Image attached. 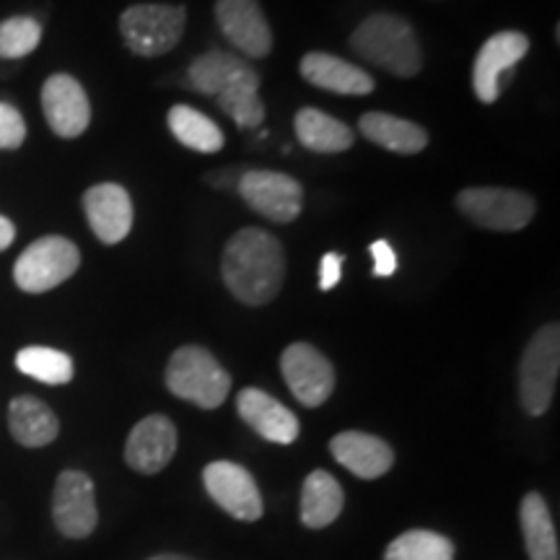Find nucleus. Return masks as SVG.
Instances as JSON below:
<instances>
[{
    "mask_svg": "<svg viewBox=\"0 0 560 560\" xmlns=\"http://www.w3.org/2000/svg\"><path fill=\"white\" fill-rule=\"evenodd\" d=\"M221 276L231 296L247 306H265L285 280V252L270 231L242 229L231 236L221 257Z\"/></svg>",
    "mask_w": 560,
    "mask_h": 560,
    "instance_id": "f257e3e1",
    "label": "nucleus"
},
{
    "mask_svg": "<svg viewBox=\"0 0 560 560\" xmlns=\"http://www.w3.org/2000/svg\"><path fill=\"white\" fill-rule=\"evenodd\" d=\"M350 50L397 79H412L423 68L416 30L395 13H371L350 34Z\"/></svg>",
    "mask_w": 560,
    "mask_h": 560,
    "instance_id": "f03ea898",
    "label": "nucleus"
},
{
    "mask_svg": "<svg viewBox=\"0 0 560 560\" xmlns=\"http://www.w3.org/2000/svg\"><path fill=\"white\" fill-rule=\"evenodd\" d=\"M166 387L179 400L198 405L202 410H215L226 402L231 376L208 348L182 346L174 350L166 366Z\"/></svg>",
    "mask_w": 560,
    "mask_h": 560,
    "instance_id": "7ed1b4c3",
    "label": "nucleus"
},
{
    "mask_svg": "<svg viewBox=\"0 0 560 560\" xmlns=\"http://www.w3.org/2000/svg\"><path fill=\"white\" fill-rule=\"evenodd\" d=\"M187 26L185 5L136 3L122 11L120 32L125 45L138 58H161L179 45Z\"/></svg>",
    "mask_w": 560,
    "mask_h": 560,
    "instance_id": "20e7f679",
    "label": "nucleus"
},
{
    "mask_svg": "<svg viewBox=\"0 0 560 560\" xmlns=\"http://www.w3.org/2000/svg\"><path fill=\"white\" fill-rule=\"evenodd\" d=\"M560 374V327L545 325L524 348L520 363V397L529 416L548 412Z\"/></svg>",
    "mask_w": 560,
    "mask_h": 560,
    "instance_id": "39448f33",
    "label": "nucleus"
},
{
    "mask_svg": "<svg viewBox=\"0 0 560 560\" xmlns=\"http://www.w3.org/2000/svg\"><path fill=\"white\" fill-rule=\"evenodd\" d=\"M81 265V252L66 236H42L21 252L13 265V280L21 291L45 293L58 289Z\"/></svg>",
    "mask_w": 560,
    "mask_h": 560,
    "instance_id": "423d86ee",
    "label": "nucleus"
},
{
    "mask_svg": "<svg viewBox=\"0 0 560 560\" xmlns=\"http://www.w3.org/2000/svg\"><path fill=\"white\" fill-rule=\"evenodd\" d=\"M457 208L467 221L488 231H520L535 219V198L506 187H470L457 195Z\"/></svg>",
    "mask_w": 560,
    "mask_h": 560,
    "instance_id": "0eeeda50",
    "label": "nucleus"
},
{
    "mask_svg": "<svg viewBox=\"0 0 560 560\" xmlns=\"http://www.w3.org/2000/svg\"><path fill=\"white\" fill-rule=\"evenodd\" d=\"M240 198L272 223H293L304 210V187L283 172L252 170L236 182Z\"/></svg>",
    "mask_w": 560,
    "mask_h": 560,
    "instance_id": "6e6552de",
    "label": "nucleus"
},
{
    "mask_svg": "<svg viewBox=\"0 0 560 560\" xmlns=\"http://www.w3.org/2000/svg\"><path fill=\"white\" fill-rule=\"evenodd\" d=\"M280 371L291 395L304 408H319L330 400L335 389V369L327 355H322L310 342H291L280 355Z\"/></svg>",
    "mask_w": 560,
    "mask_h": 560,
    "instance_id": "1a4fd4ad",
    "label": "nucleus"
},
{
    "mask_svg": "<svg viewBox=\"0 0 560 560\" xmlns=\"http://www.w3.org/2000/svg\"><path fill=\"white\" fill-rule=\"evenodd\" d=\"M52 522L62 537L83 540L100 524L94 480L81 470L60 472L52 493Z\"/></svg>",
    "mask_w": 560,
    "mask_h": 560,
    "instance_id": "9d476101",
    "label": "nucleus"
},
{
    "mask_svg": "<svg viewBox=\"0 0 560 560\" xmlns=\"http://www.w3.org/2000/svg\"><path fill=\"white\" fill-rule=\"evenodd\" d=\"M202 486H206L210 499L234 520L257 522L262 516L265 503L260 488H257L247 467L226 459L210 462L202 470Z\"/></svg>",
    "mask_w": 560,
    "mask_h": 560,
    "instance_id": "9b49d317",
    "label": "nucleus"
},
{
    "mask_svg": "<svg viewBox=\"0 0 560 560\" xmlns=\"http://www.w3.org/2000/svg\"><path fill=\"white\" fill-rule=\"evenodd\" d=\"M215 24L244 58L262 60L272 52V30L257 0H215Z\"/></svg>",
    "mask_w": 560,
    "mask_h": 560,
    "instance_id": "f8f14e48",
    "label": "nucleus"
},
{
    "mask_svg": "<svg viewBox=\"0 0 560 560\" xmlns=\"http://www.w3.org/2000/svg\"><path fill=\"white\" fill-rule=\"evenodd\" d=\"M529 52V37L522 32L506 30L493 34L486 45L480 47L472 68V86L482 104H493L501 94V79L511 75L516 62Z\"/></svg>",
    "mask_w": 560,
    "mask_h": 560,
    "instance_id": "ddd939ff",
    "label": "nucleus"
},
{
    "mask_svg": "<svg viewBox=\"0 0 560 560\" xmlns=\"http://www.w3.org/2000/svg\"><path fill=\"white\" fill-rule=\"evenodd\" d=\"M42 112L58 138H79L91 122V104L86 91L73 75L55 73L42 86Z\"/></svg>",
    "mask_w": 560,
    "mask_h": 560,
    "instance_id": "4468645a",
    "label": "nucleus"
},
{
    "mask_svg": "<svg viewBox=\"0 0 560 560\" xmlns=\"http://www.w3.org/2000/svg\"><path fill=\"white\" fill-rule=\"evenodd\" d=\"M177 425L166 416H149L130 431L128 444H125V462L130 470L140 475H156L177 454Z\"/></svg>",
    "mask_w": 560,
    "mask_h": 560,
    "instance_id": "2eb2a0df",
    "label": "nucleus"
},
{
    "mask_svg": "<svg viewBox=\"0 0 560 560\" xmlns=\"http://www.w3.org/2000/svg\"><path fill=\"white\" fill-rule=\"evenodd\" d=\"M83 210L96 240L102 244H120L132 229V200L128 190L115 182L94 185L83 192Z\"/></svg>",
    "mask_w": 560,
    "mask_h": 560,
    "instance_id": "dca6fc26",
    "label": "nucleus"
},
{
    "mask_svg": "<svg viewBox=\"0 0 560 560\" xmlns=\"http://www.w3.org/2000/svg\"><path fill=\"white\" fill-rule=\"evenodd\" d=\"M187 83H190V89L200 91V94L219 96L223 91H231L236 86H260V73L242 55L208 50L206 55H200V58L190 62V68H187Z\"/></svg>",
    "mask_w": 560,
    "mask_h": 560,
    "instance_id": "f3484780",
    "label": "nucleus"
},
{
    "mask_svg": "<svg viewBox=\"0 0 560 560\" xmlns=\"http://www.w3.org/2000/svg\"><path fill=\"white\" fill-rule=\"evenodd\" d=\"M236 412L252 431H257L272 444H293L299 439V418L268 392L257 387L242 389L236 397Z\"/></svg>",
    "mask_w": 560,
    "mask_h": 560,
    "instance_id": "a211bd4d",
    "label": "nucleus"
},
{
    "mask_svg": "<svg viewBox=\"0 0 560 560\" xmlns=\"http://www.w3.org/2000/svg\"><path fill=\"white\" fill-rule=\"evenodd\" d=\"M330 452L338 465L355 478L376 480L395 465V450L380 436L363 431H342L330 441Z\"/></svg>",
    "mask_w": 560,
    "mask_h": 560,
    "instance_id": "6ab92c4d",
    "label": "nucleus"
},
{
    "mask_svg": "<svg viewBox=\"0 0 560 560\" xmlns=\"http://www.w3.org/2000/svg\"><path fill=\"white\" fill-rule=\"evenodd\" d=\"M301 75L322 91L340 96H366L374 91V79L366 70L330 52H306L299 62Z\"/></svg>",
    "mask_w": 560,
    "mask_h": 560,
    "instance_id": "aec40b11",
    "label": "nucleus"
},
{
    "mask_svg": "<svg viewBox=\"0 0 560 560\" xmlns=\"http://www.w3.org/2000/svg\"><path fill=\"white\" fill-rule=\"evenodd\" d=\"M9 429L11 436L26 450H39V446L52 444L60 433V420L52 408L32 395L13 397L9 405Z\"/></svg>",
    "mask_w": 560,
    "mask_h": 560,
    "instance_id": "412c9836",
    "label": "nucleus"
},
{
    "mask_svg": "<svg viewBox=\"0 0 560 560\" xmlns=\"http://www.w3.org/2000/svg\"><path fill=\"white\" fill-rule=\"evenodd\" d=\"M361 136L371 143L382 145L392 153H402V156H416L429 145V132L420 125L405 120V117L387 115V112H369L359 120Z\"/></svg>",
    "mask_w": 560,
    "mask_h": 560,
    "instance_id": "4be33fe9",
    "label": "nucleus"
},
{
    "mask_svg": "<svg viewBox=\"0 0 560 560\" xmlns=\"http://www.w3.org/2000/svg\"><path fill=\"white\" fill-rule=\"evenodd\" d=\"M346 506L342 486L327 470H314L301 488V522L310 529H325Z\"/></svg>",
    "mask_w": 560,
    "mask_h": 560,
    "instance_id": "5701e85b",
    "label": "nucleus"
},
{
    "mask_svg": "<svg viewBox=\"0 0 560 560\" xmlns=\"http://www.w3.org/2000/svg\"><path fill=\"white\" fill-rule=\"evenodd\" d=\"M293 130H296L299 143L314 153H342L355 143V132L346 122L314 107L296 112Z\"/></svg>",
    "mask_w": 560,
    "mask_h": 560,
    "instance_id": "b1692460",
    "label": "nucleus"
},
{
    "mask_svg": "<svg viewBox=\"0 0 560 560\" xmlns=\"http://www.w3.org/2000/svg\"><path fill=\"white\" fill-rule=\"evenodd\" d=\"M524 548L529 552V560H560L558 535L552 524L550 509L540 493H527L522 499L520 509Z\"/></svg>",
    "mask_w": 560,
    "mask_h": 560,
    "instance_id": "393cba45",
    "label": "nucleus"
},
{
    "mask_svg": "<svg viewBox=\"0 0 560 560\" xmlns=\"http://www.w3.org/2000/svg\"><path fill=\"white\" fill-rule=\"evenodd\" d=\"M166 122H170L172 136L177 138L182 145H187V149L192 151L219 153L223 149V143H226L219 125L195 107H187V104H177V107H172Z\"/></svg>",
    "mask_w": 560,
    "mask_h": 560,
    "instance_id": "a878e982",
    "label": "nucleus"
},
{
    "mask_svg": "<svg viewBox=\"0 0 560 560\" xmlns=\"http://www.w3.org/2000/svg\"><path fill=\"white\" fill-rule=\"evenodd\" d=\"M16 369L42 384H52V387H62L73 380V359L55 348H21L16 353Z\"/></svg>",
    "mask_w": 560,
    "mask_h": 560,
    "instance_id": "bb28decb",
    "label": "nucleus"
},
{
    "mask_svg": "<svg viewBox=\"0 0 560 560\" xmlns=\"http://www.w3.org/2000/svg\"><path fill=\"white\" fill-rule=\"evenodd\" d=\"M384 560H454V545L439 532L410 529L389 542Z\"/></svg>",
    "mask_w": 560,
    "mask_h": 560,
    "instance_id": "cd10ccee",
    "label": "nucleus"
},
{
    "mask_svg": "<svg viewBox=\"0 0 560 560\" xmlns=\"http://www.w3.org/2000/svg\"><path fill=\"white\" fill-rule=\"evenodd\" d=\"M42 24L32 16H11L0 21V58L16 60L37 50Z\"/></svg>",
    "mask_w": 560,
    "mask_h": 560,
    "instance_id": "c85d7f7f",
    "label": "nucleus"
},
{
    "mask_svg": "<svg viewBox=\"0 0 560 560\" xmlns=\"http://www.w3.org/2000/svg\"><path fill=\"white\" fill-rule=\"evenodd\" d=\"M219 107L240 128H260L265 120V104L260 100V86H236L215 96Z\"/></svg>",
    "mask_w": 560,
    "mask_h": 560,
    "instance_id": "c756f323",
    "label": "nucleus"
},
{
    "mask_svg": "<svg viewBox=\"0 0 560 560\" xmlns=\"http://www.w3.org/2000/svg\"><path fill=\"white\" fill-rule=\"evenodd\" d=\"M26 140V122L9 102H0V151H16Z\"/></svg>",
    "mask_w": 560,
    "mask_h": 560,
    "instance_id": "7c9ffc66",
    "label": "nucleus"
},
{
    "mask_svg": "<svg viewBox=\"0 0 560 560\" xmlns=\"http://www.w3.org/2000/svg\"><path fill=\"white\" fill-rule=\"evenodd\" d=\"M371 257H374V276L376 278L395 276L397 255H395V249H392L389 242L380 240V242L371 244Z\"/></svg>",
    "mask_w": 560,
    "mask_h": 560,
    "instance_id": "2f4dec72",
    "label": "nucleus"
},
{
    "mask_svg": "<svg viewBox=\"0 0 560 560\" xmlns=\"http://www.w3.org/2000/svg\"><path fill=\"white\" fill-rule=\"evenodd\" d=\"M342 255L338 252H327L325 257L319 260V289L322 291H332L335 285L340 283L342 278Z\"/></svg>",
    "mask_w": 560,
    "mask_h": 560,
    "instance_id": "473e14b6",
    "label": "nucleus"
},
{
    "mask_svg": "<svg viewBox=\"0 0 560 560\" xmlns=\"http://www.w3.org/2000/svg\"><path fill=\"white\" fill-rule=\"evenodd\" d=\"M13 240H16V226L5 215H0V252L9 249Z\"/></svg>",
    "mask_w": 560,
    "mask_h": 560,
    "instance_id": "72a5a7b5",
    "label": "nucleus"
},
{
    "mask_svg": "<svg viewBox=\"0 0 560 560\" xmlns=\"http://www.w3.org/2000/svg\"><path fill=\"white\" fill-rule=\"evenodd\" d=\"M149 560H192V558H185V556H172V552H164V556H153Z\"/></svg>",
    "mask_w": 560,
    "mask_h": 560,
    "instance_id": "f704fd0d",
    "label": "nucleus"
}]
</instances>
